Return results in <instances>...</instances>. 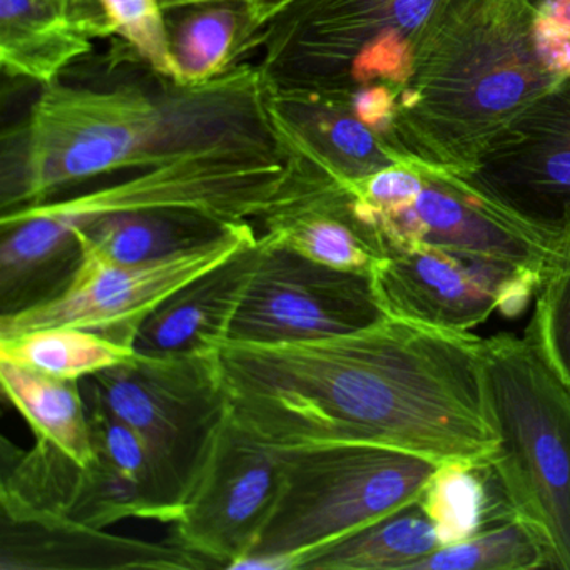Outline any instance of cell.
<instances>
[{"label": "cell", "mask_w": 570, "mask_h": 570, "mask_svg": "<svg viewBox=\"0 0 570 570\" xmlns=\"http://www.w3.org/2000/svg\"><path fill=\"white\" fill-rule=\"evenodd\" d=\"M482 340L389 316L309 342L223 343L219 373L236 422L268 445L358 440L436 463H489L499 440Z\"/></svg>", "instance_id": "obj_1"}, {"label": "cell", "mask_w": 570, "mask_h": 570, "mask_svg": "<svg viewBox=\"0 0 570 570\" xmlns=\"http://www.w3.org/2000/svg\"><path fill=\"white\" fill-rule=\"evenodd\" d=\"M268 132L262 69L249 62L203 85L173 82L159 96L135 86L98 91L56 82L29 111L18 178L2 209L48 202L96 176Z\"/></svg>", "instance_id": "obj_2"}, {"label": "cell", "mask_w": 570, "mask_h": 570, "mask_svg": "<svg viewBox=\"0 0 570 570\" xmlns=\"http://www.w3.org/2000/svg\"><path fill=\"white\" fill-rule=\"evenodd\" d=\"M89 191L2 213V313L35 305L65 286L79 263L75 235L106 216L165 212L222 225L265 218L302 193L298 163L268 135L228 139Z\"/></svg>", "instance_id": "obj_3"}, {"label": "cell", "mask_w": 570, "mask_h": 570, "mask_svg": "<svg viewBox=\"0 0 570 570\" xmlns=\"http://www.w3.org/2000/svg\"><path fill=\"white\" fill-rule=\"evenodd\" d=\"M529 0H455L423 36L396 101L393 146L410 165L469 175L559 85Z\"/></svg>", "instance_id": "obj_4"}, {"label": "cell", "mask_w": 570, "mask_h": 570, "mask_svg": "<svg viewBox=\"0 0 570 570\" xmlns=\"http://www.w3.org/2000/svg\"><path fill=\"white\" fill-rule=\"evenodd\" d=\"M482 389L497 449L489 465L513 515L570 570V383L529 332L482 340Z\"/></svg>", "instance_id": "obj_5"}, {"label": "cell", "mask_w": 570, "mask_h": 570, "mask_svg": "<svg viewBox=\"0 0 570 570\" xmlns=\"http://www.w3.org/2000/svg\"><path fill=\"white\" fill-rule=\"evenodd\" d=\"M275 449L282 490L248 556H283L292 570H299L316 550L419 500L440 465L396 446L358 440Z\"/></svg>", "instance_id": "obj_6"}, {"label": "cell", "mask_w": 570, "mask_h": 570, "mask_svg": "<svg viewBox=\"0 0 570 570\" xmlns=\"http://www.w3.org/2000/svg\"><path fill=\"white\" fill-rule=\"evenodd\" d=\"M455 0H299L233 59L262 52L265 78L292 85L386 86L400 95L430 26Z\"/></svg>", "instance_id": "obj_7"}, {"label": "cell", "mask_w": 570, "mask_h": 570, "mask_svg": "<svg viewBox=\"0 0 570 570\" xmlns=\"http://www.w3.org/2000/svg\"><path fill=\"white\" fill-rule=\"evenodd\" d=\"M81 385L146 440L181 512L229 416L218 348L163 356L136 353L128 362L86 376Z\"/></svg>", "instance_id": "obj_8"}, {"label": "cell", "mask_w": 570, "mask_h": 570, "mask_svg": "<svg viewBox=\"0 0 570 570\" xmlns=\"http://www.w3.org/2000/svg\"><path fill=\"white\" fill-rule=\"evenodd\" d=\"M256 242L253 226L239 223L212 242L156 262L119 265L81 258L55 295L0 315V340L48 326H72L132 348L142 323L165 299Z\"/></svg>", "instance_id": "obj_9"}, {"label": "cell", "mask_w": 570, "mask_h": 570, "mask_svg": "<svg viewBox=\"0 0 570 570\" xmlns=\"http://www.w3.org/2000/svg\"><path fill=\"white\" fill-rule=\"evenodd\" d=\"M258 245L226 342H309L360 332L389 318L372 273L330 268L263 236Z\"/></svg>", "instance_id": "obj_10"}, {"label": "cell", "mask_w": 570, "mask_h": 570, "mask_svg": "<svg viewBox=\"0 0 570 570\" xmlns=\"http://www.w3.org/2000/svg\"><path fill=\"white\" fill-rule=\"evenodd\" d=\"M372 276L390 318L445 332H469L493 312L522 315L542 279L512 263L429 245L389 253Z\"/></svg>", "instance_id": "obj_11"}, {"label": "cell", "mask_w": 570, "mask_h": 570, "mask_svg": "<svg viewBox=\"0 0 570 570\" xmlns=\"http://www.w3.org/2000/svg\"><path fill=\"white\" fill-rule=\"evenodd\" d=\"M420 169L425 186L406 205L370 209L352 198L353 213L385 256L415 245L440 246L512 263L542 278L563 242L527 225L469 176Z\"/></svg>", "instance_id": "obj_12"}, {"label": "cell", "mask_w": 570, "mask_h": 570, "mask_svg": "<svg viewBox=\"0 0 570 570\" xmlns=\"http://www.w3.org/2000/svg\"><path fill=\"white\" fill-rule=\"evenodd\" d=\"M282 483L275 446L256 439L229 410L175 520L173 539L215 569L228 570L252 552L275 509Z\"/></svg>", "instance_id": "obj_13"}, {"label": "cell", "mask_w": 570, "mask_h": 570, "mask_svg": "<svg viewBox=\"0 0 570 570\" xmlns=\"http://www.w3.org/2000/svg\"><path fill=\"white\" fill-rule=\"evenodd\" d=\"M470 181L543 235L570 238V78L530 105Z\"/></svg>", "instance_id": "obj_14"}, {"label": "cell", "mask_w": 570, "mask_h": 570, "mask_svg": "<svg viewBox=\"0 0 570 570\" xmlns=\"http://www.w3.org/2000/svg\"><path fill=\"white\" fill-rule=\"evenodd\" d=\"M6 519H56L106 529L126 519L163 522L148 493L109 460L72 459L55 443L36 436L28 452H12L0 485Z\"/></svg>", "instance_id": "obj_15"}, {"label": "cell", "mask_w": 570, "mask_h": 570, "mask_svg": "<svg viewBox=\"0 0 570 570\" xmlns=\"http://www.w3.org/2000/svg\"><path fill=\"white\" fill-rule=\"evenodd\" d=\"M2 570H205L208 560L176 539L145 542L56 519H6Z\"/></svg>", "instance_id": "obj_16"}, {"label": "cell", "mask_w": 570, "mask_h": 570, "mask_svg": "<svg viewBox=\"0 0 570 570\" xmlns=\"http://www.w3.org/2000/svg\"><path fill=\"white\" fill-rule=\"evenodd\" d=\"M111 35L105 12L79 0H0V66L11 78L56 85L95 39Z\"/></svg>", "instance_id": "obj_17"}, {"label": "cell", "mask_w": 570, "mask_h": 570, "mask_svg": "<svg viewBox=\"0 0 570 570\" xmlns=\"http://www.w3.org/2000/svg\"><path fill=\"white\" fill-rule=\"evenodd\" d=\"M258 242L173 293L148 316L132 348L138 355L216 350L228 340L233 316L258 259Z\"/></svg>", "instance_id": "obj_18"}, {"label": "cell", "mask_w": 570, "mask_h": 570, "mask_svg": "<svg viewBox=\"0 0 570 570\" xmlns=\"http://www.w3.org/2000/svg\"><path fill=\"white\" fill-rule=\"evenodd\" d=\"M263 219V238L330 268L372 273L385 258L358 222L352 196L332 179L312 176L303 191Z\"/></svg>", "instance_id": "obj_19"}, {"label": "cell", "mask_w": 570, "mask_h": 570, "mask_svg": "<svg viewBox=\"0 0 570 570\" xmlns=\"http://www.w3.org/2000/svg\"><path fill=\"white\" fill-rule=\"evenodd\" d=\"M229 226L183 213H119L79 229L75 243L79 259L139 265L212 242Z\"/></svg>", "instance_id": "obj_20"}, {"label": "cell", "mask_w": 570, "mask_h": 570, "mask_svg": "<svg viewBox=\"0 0 570 570\" xmlns=\"http://www.w3.org/2000/svg\"><path fill=\"white\" fill-rule=\"evenodd\" d=\"M6 399L28 420L38 439L48 440L82 463L95 460L88 403L81 380L56 379L0 358Z\"/></svg>", "instance_id": "obj_21"}, {"label": "cell", "mask_w": 570, "mask_h": 570, "mask_svg": "<svg viewBox=\"0 0 570 570\" xmlns=\"http://www.w3.org/2000/svg\"><path fill=\"white\" fill-rule=\"evenodd\" d=\"M439 547V533L419 499L316 550L299 570H412Z\"/></svg>", "instance_id": "obj_22"}, {"label": "cell", "mask_w": 570, "mask_h": 570, "mask_svg": "<svg viewBox=\"0 0 570 570\" xmlns=\"http://www.w3.org/2000/svg\"><path fill=\"white\" fill-rule=\"evenodd\" d=\"M489 463H440L425 492L423 509L435 525L442 546L459 542L495 520L513 515Z\"/></svg>", "instance_id": "obj_23"}, {"label": "cell", "mask_w": 570, "mask_h": 570, "mask_svg": "<svg viewBox=\"0 0 570 570\" xmlns=\"http://www.w3.org/2000/svg\"><path fill=\"white\" fill-rule=\"evenodd\" d=\"M136 356L135 348L72 326H48L0 340V358L65 380H82Z\"/></svg>", "instance_id": "obj_24"}, {"label": "cell", "mask_w": 570, "mask_h": 570, "mask_svg": "<svg viewBox=\"0 0 570 570\" xmlns=\"http://www.w3.org/2000/svg\"><path fill=\"white\" fill-rule=\"evenodd\" d=\"M178 12L183 16L173 29L168 26L178 86L203 85L228 71L245 24L242 6H195Z\"/></svg>", "instance_id": "obj_25"}, {"label": "cell", "mask_w": 570, "mask_h": 570, "mask_svg": "<svg viewBox=\"0 0 570 570\" xmlns=\"http://www.w3.org/2000/svg\"><path fill=\"white\" fill-rule=\"evenodd\" d=\"M552 566L539 533L517 515L495 520L459 542L439 547L412 570H533Z\"/></svg>", "instance_id": "obj_26"}, {"label": "cell", "mask_w": 570, "mask_h": 570, "mask_svg": "<svg viewBox=\"0 0 570 570\" xmlns=\"http://www.w3.org/2000/svg\"><path fill=\"white\" fill-rule=\"evenodd\" d=\"M527 332L560 376L570 383V238L543 272Z\"/></svg>", "instance_id": "obj_27"}, {"label": "cell", "mask_w": 570, "mask_h": 570, "mask_svg": "<svg viewBox=\"0 0 570 570\" xmlns=\"http://www.w3.org/2000/svg\"><path fill=\"white\" fill-rule=\"evenodd\" d=\"M112 32L168 82L178 85V66L171 52L168 22L159 0H98Z\"/></svg>", "instance_id": "obj_28"}, {"label": "cell", "mask_w": 570, "mask_h": 570, "mask_svg": "<svg viewBox=\"0 0 570 570\" xmlns=\"http://www.w3.org/2000/svg\"><path fill=\"white\" fill-rule=\"evenodd\" d=\"M423 186L425 176L422 169L410 163H400L348 183L345 188L356 205L370 209H390L413 202Z\"/></svg>", "instance_id": "obj_29"}, {"label": "cell", "mask_w": 570, "mask_h": 570, "mask_svg": "<svg viewBox=\"0 0 570 570\" xmlns=\"http://www.w3.org/2000/svg\"><path fill=\"white\" fill-rule=\"evenodd\" d=\"M165 14L183 11V9L195 8V6L206 4H235L242 6L245 14V24H243L242 36L236 42L235 51L232 56L235 59L236 52L265 26L272 24L279 16L285 14L289 8L299 2V0H159Z\"/></svg>", "instance_id": "obj_30"}, {"label": "cell", "mask_w": 570, "mask_h": 570, "mask_svg": "<svg viewBox=\"0 0 570 570\" xmlns=\"http://www.w3.org/2000/svg\"><path fill=\"white\" fill-rule=\"evenodd\" d=\"M537 14L556 19L570 28V0H529Z\"/></svg>", "instance_id": "obj_31"}, {"label": "cell", "mask_w": 570, "mask_h": 570, "mask_svg": "<svg viewBox=\"0 0 570 570\" xmlns=\"http://www.w3.org/2000/svg\"><path fill=\"white\" fill-rule=\"evenodd\" d=\"M92 2H96V4H98V6H99V2H98V0H92ZM82 4H86V6H91V8H95V6H92V4H89V2H86V0H82Z\"/></svg>", "instance_id": "obj_32"}]
</instances>
